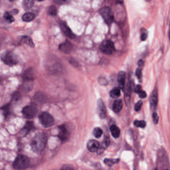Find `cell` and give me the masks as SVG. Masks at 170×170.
Instances as JSON below:
<instances>
[{"label":"cell","mask_w":170,"mask_h":170,"mask_svg":"<svg viewBox=\"0 0 170 170\" xmlns=\"http://www.w3.org/2000/svg\"><path fill=\"white\" fill-rule=\"evenodd\" d=\"M125 81H126V74L125 72L121 71L119 72L117 75V82L119 89H123L125 86Z\"/></svg>","instance_id":"cell-15"},{"label":"cell","mask_w":170,"mask_h":170,"mask_svg":"<svg viewBox=\"0 0 170 170\" xmlns=\"http://www.w3.org/2000/svg\"><path fill=\"white\" fill-rule=\"evenodd\" d=\"M142 90V87L140 85H138L136 86L135 89V91L136 93H138L140 91V90Z\"/></svg>","instance_id":"cell-41"},{"label":"cell","mask_w":170,"mask_h":170,"mask_svg":"<svg viewBox=\"0 0 170 170\" xmlns=\"http://www.w3.org/2000/svg\"><path fill=\"white\" fill-rule=\"evenodd\" d=\"M119 159H105L104 160V163L105 165L107 166L108 167H112L113 165L115 164H117L119 162Z\"/></svg>","instance_id":"cell-25"},{"label":"cell","mask_w":170,"mask_h":170,"mask_svg":"<svg viewBox=\"0 0 170 170\" xmlns=\"http://www.w3.org/2000/svg\"><path fill=\"white\" fill-rule=\"evenodd\" d=\"M34 128L33 123V122L28 121L25 124V126H24L23 128L22 129V132L23 134H27L30 132L31 130L33 129Z\"/></svg>","instance_id":"cell-20"},{"label":"cell","mask_w":170,"mask_h":170,"mask_svg":"<svg viewBox=\"0 0 170 170\" xmlns=\"http://www.w3.org/2000/svg\"><path fill=\"white\" fill-rule=\"evenodd\" d=\"M37 112V106L35 104L32 103L25 107L23 109L22 113L25 118L32 119L35 116Z\"/></svg>","instance_id":"cell-7"},{"label":"cell","mask_w":170,"mask_h":170,"mask_svg":"<svg viewBox=\"0 0 170 170\" xmlns=\"http://www.w3.org/2000/svg\"><path fill=\"white\" fill-rule=\"evenodd\" d=\"M30 159L25 155H20L16 158L13 162L14 168L18 170H23L27 169L30 165Z\"/></svg>","instance_id":"cell-2"},{"label":"cell","mask_w":170,"mask_h":170,"mask_svg":"<svg viewBox=\"0 0 170 170\" xmlns=\"http://www.w3.org/2000/svg\"><path fill=\"white\" fill-rule=\"evenodd\" d=\"M48 13L51 16L57 15V8L55 6H52L50 7H49L48 10Z\"/></svg>","instance_id":"cell-32"},{"label":"cell","mask_w":170,"mask_h":170,"mask_svg":"<svg viewBox=\"0 0 170 170\" xmlns=\"http://www.w3.org/2000/svg\"><path fill=\"white\" fill-rule=\"evenodd\" d=\"M147 38V35L146 33H143L141 34V37H140V38H141V40L142 41H145Z\"/></svg>","instance_id":"cell-40"},{"label":"cell","mask_w":170,"mask_h":170,"mask_svg":"<svg viewBox=\"0 0 170 170\" xmlns=\"http://www.w3.org/2000/svg\"><path fill=\"white\" fill-rule=\"evenodd\" d=\"M100 50L107 55H111L115 52V48L113 42L111 40H105L100 45Z\"/></svg>","instance_id":"cell-6"},{"label":"cell","mask_w":170,"mask_h":170,"mask_svg":"<svg viewBox=\"0 0 170 170\" xmlns=\"http://www.w3.org/2000/svg\"><path fill=\"white\" fill-rule=\"evenodd\" d=\"M136 76L138 79H141L142 77V69L141 68H138L136 71Z\"/></svg>","instance_id":"cell-35"},{"label":"cell","mask_w":170,"mask_h":170,"mask_svg":"<svg viewBox=\"0 0 170 170\" xmlns=\"http://www.w3.org/2000/svg\"><path fill=\"white\" fill-rule=\"evenodd\" d=\"M99 13L108 25H111L112 23L113 22V13L111 9L109 7H104L102 8L99 11Z\"/></svg>","instance_id":"cell-5"},{"label":"cell","mask_w":170,"mask_h":170,"mask_svg":"<svg viewBox=\"0 0 170 170\" xmlns=\"http://www.w3.org/2000/svg\"><path fill=\"white\" fill-rule=\"evenodd\" d=\"M97 112L101 119H105L107 116V111L105 104L101 99L97 101Z\"/></svg>","instance_id":"cell-10"},{"label":"cell","mask_w":170,"mask_h":170,"mask_svg":"<svg viewBox=\"0 0 170 170\" xmlns=\"http://www.w3.org/2000/svg\"><path fill=\"white\" fill-rule=\"evenodd\" d=\"M10 104H8L7 105L4 106L1 109L3 111L4 115L6 118H7L8 115L10 114Z\"/></svg>","instance_id":"cell-27"},{"label":"cell","mask_w":170,"mask_h":170,"mask_svg":"<svg viewBox=\"0 0 170 170\" xmlns=\"http://www.w3.org/2000/svg\"><path fill=\"white\" fill-rule=\"evenodd\" d=\"M121 94L120 89L119 87H115L110 92V96L112 98H116L120 96Z\"/></svg>","instance_id":"cell-23"},{"label":"cell","mask_w":170,"mask_h":170,"mask_svg":"<svg viewBox=\"0 0 170 170\" xmlns=\"http://www.w3.org/2000/svg\"><path fill=\"white\" fill-rule=\"evenodd\" d=\"M23 79L25 81H30L33 80V74L32 70L30 69H28L23 74Z\"/></svg>","instance_id":"cell-24"},{"label":"cell","mask_w":170,"mask_h":170,"mask_svg":"<svg viewBox=\"0 0 170 170\" xmlns=\"http://www.w3.org/2000/svg\"><path fill=\"white\" fill-rule=\"evenodd\" d=\"M39 119L42 125L45 128L50 127L54 124L55 120L53 117L47 112H43L40 114Z\"/></svg>","instance_id":"cell-4"},{"label":"cell","mask_w":170,"mask_h":170,"mask_svg":"<svg viewBox=\"0 0 170 170\" xmlns=\"http://www.w3.org/2000/svg\"><path fill=\"white\" fill-rule=\"evenodd\" d=\"M100 144L95 140H90L87 144V149L91 152H97L100 147Z\"/></svg>","instance_id":"cell-14"},{"label":"cell","mask_w":170,"mask_h":170,"mask_svg":"<svg viewBox=\"0 0 170 170\" xmlns=\"http://www.w3.org/2000/svg\"><path fill=\"white\" fill-rule=\"evenodd\" d=\"M144 62L143 60H141V59L139 60V62H138V64L140 67H142L144 65Z\"/></svg>","instance_id":"cell-42"},{"label":"cell","mask_w":170,"mask_h":170,"mask_svg":"<svg viewBox=\"0 0 170 170\" xmlns=\"http://www.w3.org/2000/svg\"><path fill=\"white\" fill-rule=\"evenodd\" d=\"M134 125L136 127L144 128L146 127V123L144 120H135L134 122Z\"/></svg>","instance_id":"cell-29"},{"label":"cell","mask_w":170,"mask_h":170,"mask_svg":"<svg viewBox=\"0 0 170 170\" xmlns=\"http://www.w3.org/2000/svg\"><path fill=\"white\" fill-rule=\"evenodd\" d=\"M123 108V102L121 99L114 101L112 105V109L115 113H119Z\"/></svg>","instance_id":"cell-18"},{"label":"cell","mask_w":170,"mask_h":170,"mask_svg":"<svg viewBox=\"0 0 170 170\" xmlns=\"http://www.w3.org/2000/svg\"><path fill=\"white\" fill-rule=\"evenodd\" d=\"M37 1H43V0H37Z\"/></svg>","instance_id":"cell-45"},{"label":"cell","mask_w":170,"mask_h":170,"mask_svg":"<svg viewBox=\"0 0 170 170\" xmlns=\"http://www.w3.org/2000/svg\"><path fill=\"white\" fill-rule=\"evenodd\" d=\"M110 132L112 136L115 138H118L120 135V130L116 125H112L110 127Z\"/></svg>","instance_id":"cell-19"},{"label":"cell","mask_w":170,"mask_h":170,"mask_svg":"<svg viewBox=\"0 0 170 170\" xmlns=\"http://www.w3.org/2000/svg\"><path fill=\"white\" fill-rule=\"evenodd\" d=\"M157 167L160 169H166L168 167V158L164 150H160L158 153Z\"/></svg>","instance_id":"cell-3"},{"label":"cell","mask_w":170,"mask_h":170,"mask_svg":"<svg viewBox=\"0 0 170 170\" xmlns=\"http://www.w3.org/2000/svg\"><path fill=\"white\" fill-rule=\"evenodd\" d=\"M158 103V91L156 88L154 89L150 98V104L151 109L155 110L157 107Z\"/></svg>","instance_id":"cell-12"},{"label":"cell","mask_w":170,"mask_h":170,"mask_svg":"<svg viewBox=\"0 0 170 170\" xmlns=\"http://www.w3.org/2000/svg\"><path fill=\"white\" fill-rule=\"evenodd\" d=\"M20 94L18 92H16L15 93L13 94V99L15 101H18L20 99Z\"/></svg>","instance_id":"cell-36"},{"label":"cell","mask_w":170,"mask_h":170,"mask_svg":"<svg viewBox=\"0 0 170 170\" xmlns=\"http://www.w3.org/2000/svg\"><path fill=\"white\" fill-rule=\"evenodd\" d=\"M53 2L59 5H63L66 3L69 0H53Z\"/></svg>","instance_id":"cell-38"},{"label":"cell","mask_w":170,"mask_h":170,"mask_svg":"<svg viewBox=\"0 0 170 170\" xmlns=\"http://www.w3.org/2000/svg\"><path fill=\"white\" fill-rule=\"evenodd\" d=\"M62 169H73L71 167H69V166H64V167L62 168Z\"/></svg>","instance_id":"cell-43"},{"label":"cell","mask_w":170,"mask_h":170,"mask_svg":"<svg viewBox=\"0 0 170 170\" xmlns=\"http://www.w3.org/2000/svg\"><path fill=\"white\" fill-rule=\"evenodd\" d=\"M59 137L62 143H64L69 139L70 133L67 129L65 125H61L59 126Z\"/></svg>","instance_id":"cell-9"},{"label":"cell","mask_w":170,"mask_h":170,"mask_svg":"<svg viewBox=\"0 0 170 170\" xmlns=\"http://www.w3.org/2000/svg\"><path fill=\"white\" fill-rule=\"evenodd\" d=\"M132 82H129L127 85V89L125 92V101L126 104L128 106L131 100V94L132 90Z\"/></svg>","instance_id":"cell-16"},{"label":"cell","mask_w":170,"mask_h":170,"mask_svg":"<svg viewBox=\"0 0 170 170\" xmlns=\"http://www.w3.org/2000/svg\"><path fill=\"white\" fill-rule=\"evenodd\" d=\"M110 139H109V137H105V138L104 139L101 145H100V147L99 148L98 151H97L98 154H101L104 151V150L106 149L108 147L109 145L110 144Z\"/></svg>","instance_id":"cell-17"},{"label":"cell","mask_w":170,"mask_h":170,"mask_svg":"<svg viewBox=\"0 0 170 170\" xmlns=\"http://www.w3.org/2000/svg\"><path fill=\"white\" fill-rule=\"evenodd\" d=\"M60 27L62 32L66 36L71 39H74L75 38V35L72 32V30H70L67 23L65 22H61L60 23Z\"/></svg>","instance_id":"cell-11"},{"label":"cell","mask_w":170,"mask_h":170,"mask_svg":"<svg viewBox=\"0 0 170 170\" xmlns=\"http://www.w3.org/2000/svg\"><path fill=\"white\" fill-rule=\"evenodd\" d=\"M4 18L8 23H12L14 21V18L13 16L8 12H6L5 13H4Z\"/></svg>","instance_id":"cell-31"},{"label":"cell","mask_w":170,"mask_h":170,"mask_svg":"<svg viewBox=\"0 0 170 170\" xmlns=\"http://www.w3.org/2000/svg\"><path fill=\"white\" fill-rule=\"evenodd\" d=\"M2 59L6 64L10 67L15 65L18 62L17 57L12 52L4 53L2 55Z\"/></svg>","instance_id":"cell-8"},{"label":"cell","mask_w":170,"mask_h":170,"mask_svg":"<svg viewBox=\"0 0 170 170\" xmlns=\"http://www.w3.org/2000/svg\"><path fill=\"white\" fill-rule=\"evenodd\" d=\"M35 18V16L33 13H25L22 17L23 20L25 22H31L34 20Z\"/></svg>","instance_id":"cell-22"},{"label":"cell","mask_w":170,"mask_h":170,"mask_svg":"<svg viewBox=\"0 0 170 170\" xmlns=\"http://www.w3.org/2000/svg\"><path fill=\"white\" fill-rule=\"evenodd\" d=\"M138 93L139 94V97L141 98H145L147 97V93H146V92L144 91L143 90H140Z\"/></svg>","instance_id":"cell-37"},{"label":"cell","mask_w":170,"mask_h":170,"mask_svg":"<svg viewBox=\"0 0 170 170\" xmlns=\"http://www.w3.org/2000/svg\"><path fill=\"white\" fill-rule=\"evenodd\" d=\"M35 99L38 101L43 102L45 101L46 97H45V95L44 94L42 93V92H39L38 93L36 94Z\"/></svg>","instance_id":"cell-30"},{"label":"cell","mask_w":170,"mask_h":170,"mask_svg":"<svg viewBox=\"0 0 170 170\" xmlns=\"http://www.w3.org/2000/svg\"><path fill=\"white\" fill-rule=\"evenodd\" d=\"M9 1H10V2H13V1H15V0H8Z\"/></svg>","instance_id":"cell-44"},{"label":"cell","mask_w":170,"mask_h":170,"mask_svg":"<svg viewBox=\"0 0 170 170\" xmlns=\"http://www.w3.org/2000/svg\"><path fill=\"white\" fill-rule=\"evenodd\" d=\"M47 135L40 133L35 135L30 143L32 150L35 153H40L45 149L47 143Z\"/></svg>","instance_id":"cell-1"},{"label":"cell","mask_w":170,"mask_h":170,"mask_svg":"<svg viewBox=\"0 0 170 170\" xmlns=\"http://www.w3.org/2000/svg\"><path fill=\"white\" fill-rule=\"evenodd\" d=\"M102 133H103V131L101 129L99 128V127L95 128L93 131V136L97 138H99L101 137Z\"/></svg>","instance_id":"cell-28"},{"label":"cell","mask_w":170,"mask_h":170,"mask_svg":"<svg viewBox=\"0 0 170 170\" xmlns=\"http://www.w3.org/2000/svg\"><path fill=\"white\" fill-rule=\"evenodd\" d=\"M59 49L61 52L68 54L70 53L72 50L73 45L68 40H66L64 43L60 44L59 46Z\"/></svg>","instance_id":"cell-13"},{"label":"cell","mask_w":170,"mask_h":170,"mask_svg":"<svg viewBox=\"0 0 170 170\" xmlns=\"http://www.w3.org/2000/svg\"><path fill=\"white\" fill-rule=\"evenodd\" d=\"M142 105H143V102H142V101L140 100L138 102H137V103L135 104V107H134L135 111H140L141 107H142Z\"/></svg>","instance_id":"cell-33"},{"label":"cell","mask_w":170,"mask_h":170,"mask_svg":"<svg viewBox=\"0 0 170 170\" xmlns=\"http://www.w3.org/2000/svg\"><path fill=\"white\" fill-rule=\"evenodd\" d=\"M35 4V0H23V6L25 10H28L33 7Z\"/></svg>","instance_id":"cell-21"},{"label":"cell","mask_w":170,"mask_h":170,"mask_svg":"<svg viewBox=\"0 0 170 170\" xmlns=\"http://www.w3.org/2000/svg\"><path fill=\"white\" fill-rule=\"evenodd\" d=\"M21 41L23 43L27 44V45L30 46V47H34V43L30 37L28 36H23V37H22Z\"/></svg>","instance_id":"cell-26"},{"label":"cell","mask_w":170,"mask_h":170,"mask_svg":"<svg viewBox=\"0 0 170 170\" xmlns=\"http://www.w3.org/2000/svg\"><path fill=\"white\" fill-rule=\"evenodd\" d=\"M152 117H153L154 123L155 124H158L159 121V116L156 112H154L152 115Z\"/></svg>","instance_id":"cell-34"},{"label":"cell","mask_w":170,"mask_h":170,"mask_svg":"<svg viewBox=\"0 0 170 170\" xmlns=\"http://www.w3.org/2000/svg\"><path fill=\"white\" fill-rule=\"evenodd\" d=\"M99 82L101 85H106L107 84V80L104 78H99Z\"/></svg>","instance_id":"cell-39"}]
</instances>
